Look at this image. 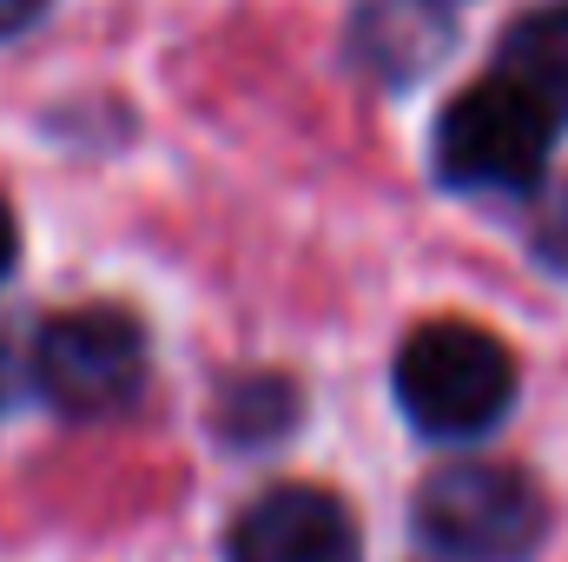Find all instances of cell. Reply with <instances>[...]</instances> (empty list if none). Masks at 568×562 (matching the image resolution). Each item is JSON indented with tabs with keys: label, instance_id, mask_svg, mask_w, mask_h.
Here are the masks:
<instances>
[{
	"label": "cell",
	"instance_id": "cell-1",
	"mask_svg": "<svg viewBox=\"0 0 568 562\" xmlns=\"http://www.w3.org/2000/svg\"><path fill=\"white\" fill-rule=\"evenodd\" d=\"M397 404L424 436L443 443H469L483 430L509 418L516 404V358L496 331L469 324V318H436L417 324L397 351Z\"/></svg>",
	"mask_w": 568,
	"mask_h": 562
},
{
	"label": "cell",
	"instance_id": "cell-2",
	"mask_svg": "<svg viewBox=\"0 0 568 562\" xmlns=\"http://www.w3.org/2000/svg\"><path fill=\"white\" fill-rule=\"evenodd\" d=\"M33 391L73 423H100L133 411L145 391V331L120 304L53 311L33 338Z\"/></svg>",
	"mask_w": 568,
	"mask_h": 562
},
{
	"label": "cell",
	"instance_id": "cell-3",
	"mask_svg": "<svg viewBox=\"0 0 568 562\" xmlns=\"http://www.w3.org/2000/svg\"><path fill=\"white\" fill-rule=\"evenodd\" d=\"M410 523L443 562H529L549 530V503L523 470L449 463L417 490Z\"/></svg>",
	"mask_w": 568,
	"mask_h": 562
},
{
	"label": "cell",
	"instance_id": "cell-4",
	"mask_svg": "<svg viewBox=\"0 0 568 562\" xmlns=\"http://www.w3.org/2000/svg\"><path fill=\"white\" fill-rule=\"evenodd\" d=\"M556 152V113L516 80H483L456 93L436 120V179L456 192H529Z\"/></svg>",
	"mask_w": 568,
	"mask_h": 562
},
{
	"label": "cell",
	"instance_id": "cell-5",
	"mask_svg": "<svg viewBox=\"0 0 568 562\" xmlns=\"http://www.w3.org/2000/svg\"><path fill=\"white\" fill-rule=\"evenodd\" d=\"M232 562H364L357 516L317 483H278L232 523Z\"/></svg>",
	"mask_w": 568,
	"mask_h": 562
},
{
	"label": "cell",
	"instance_id": "cell-6",
	"mask_svg": "<svg viewBox=\"0 0 568 562\" xmlns=\"http://www.w3.org/2000/svg\"><path fill=\"white\" fill-rule=\"evenodd\" d=\"M503 80H516L536 107H549L556 120L568 113V7H536L503 33L496 53Z\"/></svg>",
	"mask_w": 568,
	"mask_h": 562
},
{
	"label": "cell",
	"instance_id": "cell-7",
	"mask_svg": "<svg viewBox=\"0 0 568 562\" xmlns=\"http://www.w3.org/2000/svg\"><path fill=\"white\" fill-rule=\"evenodd\" d=\"M53 0H0V40H13V33H27L40 13H47Z\"/></svg>",
	"mask_w": 568,
	"mask_h": 562
},
{
	"label": "cell",
	"instance_id": "cell-8",
	"mask_svg": "<svg viewBox=\"0 0 568 562\" xmlns=\"http://www.w3.org/2000/svg\"><path fill=\"white\" fill-rule=\"evenodd\" d=\"M13 259H20V225H13V212H7V199H0V284L13 272Z\"/></svg>",
	"mask_w": 568,
	"mask_h": 562
},
{
	"label": "cell",
	"instance_id": "cell-9",
	"mask_svg": "<svg viewBox=\"0 0 568 562\" xmlns=\"http://www.w3.org/2000/svg\"><path fill=\"white\" fill-rule=\"evenodd\" d=\"M7 391H13V358H7V344H0V404H7Z\"/></svg>",
	"mask_w": 568,
	"mask_h": 562
}]
</instances>
